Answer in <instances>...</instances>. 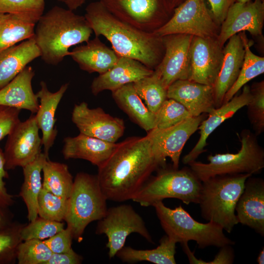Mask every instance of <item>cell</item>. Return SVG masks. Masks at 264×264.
<instances>
[{
    "mask_svg": "<svg viewBox=\"0 0 264 264\" xmlns=\"http://www.w3.org/2000/svg\"><path fill=\"white\" fill-rule=\"evenodd\" d=\"M20 110L0 105V141L7 136L21 121Z\"/></svg>",
    "mask_w": 264,
    "mask_h": 264,
    "instance_id": "obj_43",
    "label": "cell"
},
{
    "mask_svg": "<svg viewBox=\"0 0 264 264\" xmlns=\"http://www.w3.org/2000/svg\"><path fill=\"white\" fill-rule=\"evenodd\" d=\"M154 33L160 37L184 34L216 38L217 27L204 0H185L174 9L168 21Z\"/></svg>",
    "mask_w": 264,
    "mask_h": 264,
    "instance_id": "obj_11",
    "label": "cell"
},
{
    "mask_svg": "<svg viewBox=\"0 0 264 264\" xmlns=\"http://www.w3.org/2000/svg\"><path fill=\"white\" fill-rule=\"evenodd\" d=\"M192 37L184 34L161 37L164 53L154 72L166 88L177 80H190V49Z\"/></svg>",
    "mask_w": 264,
    "mask_h": 264,
    "instance_id": "obj_14",
    "label": "cell"
},
{
    "mask_svg": "<svg viewBox=\"0 0 264 264\" xmlns=\"http://www.w3.org/2000/svg\"><path fill=\"white\" fill-rule=\"evenodd\" d=\"M36 23L25 16L0 13V51L33 37Z\"/></svg>",
    "mask_w": 264,
    "mask_h": 264,
    "instance_id": "obj_30",
    "label": "cell"
},
{
    "mask_svg": "<svg viewBox=\"0 0 264 264\" xmlns=\"http://www.w3.org/2000/svg\"><path fill=\"white\" fill-rule=\"evenodd\" d=\"M241 147L235 154H218L208 156L209 163L196 160L188 164L201 181L216 176L260 173L264 168V151L249 130L241 132Z\"/></svg>",
    "mask_w": 264,
    "mask_h": 264,
    "instance_id": "obj_7",
    "label": "cell"
},
{
    "mask_svg": "<svg viewBox=\"0 0 264 264\" xmlns=\"http://www.w3.org/2000/svg\"><path fill=\"white\" fill-rule=\"evenodd\" d=\"M228 40L223 49L221 66L213 86L216 108L222 104L225 94L239 76L244 60L245 51L240 35L235 34Z\"/></svg>",
    "mask_w": 264,
    "mask_h": 264,
    "instance_id": "obj_23",
    "label": "cell"
},
{
    "mask_svg": "<svg viewBox=\"0 0 264 264\" xmlns=\"http://www.w3.org/2000/svg\"><path fill=\"white\" fill-rule=\"evenodd\" d=\"M235 0L236 1V2H239L241 3H245L251 0Z\"/></svg>",
    "mask_w": 264,
    "mask_h": 264,
    "instance_id": "obj_52",
    "label": "cell"
},
{
    "mask_svg": "<svg viewBox=\"0 0 264 264\" xmlns=\"http://www.w3.org/2000/svg\"><path fill=\"white\" fill-rule=\"evenodd\" d=\"M176 243L174 240L166 235L161 239L160 244L156 248L137 250L124 246L116 255L127 263L147 261L156 264H175Z\"/></svg>",
    "mask_w": 264,
    "mask_h": 264,
    "instance_id": "obj_31",
    "label": "cell"
},
{
    "mask_svg": "<svg viewBox=\"0 0 264 264\" xmlns=\"http://www.w3.org/2000/svg\"><path fill=\"white\" fill-rule=\"evenodd\" d=\"M264 19V3L262 0L245 3L234 2L229 7L217 40L223 46L231 36L242 31L253 36L262 34Z\"/></svg>",
    "mask_w": 264,
    "mask_h": 264,
    "instance_id": "obj_17",
    "label": "cell"
},
{
    "mask_svg": "<svg viewBox=\"0 0 264 264\" xmlns=\"http://www.w3.org/2000/svg\"><path fill=\"white\" fill-rule=\"evenodd\" d=\"M19 230L10 223L0 229V264L12 260L20 239Z\"/></svg>",
    "mask_w": 264,
    "mask_h": 264,
    "instance_id": "obj_41",
    "label": "cell"
},
{
    "mask_svg": "<svg viewBox=\"0 0 264 264\" xmlns=\"http://www.w3.org/2000/svg\"><path fill=\"white\" fill-rule=\"evenodd\" d=\"M48 159L44 153H41L33 162L22 167L24 181L20 196L26 206L29 222L34 220L38 216V198L43 188L41 172Z\"/></svg>",
    "mask_w": 264,
    "mask_h": 264,
    "instance_id": "obj_29",
    "label": "cell"
},
{
    "mask_svg": "<svg viewBox=\"0 0 264 264\" xmlns=\"http://www.w3.org/2000/svg\"><path fill=\"white\" fill-rule=\"evenodd\" d=\"M72 59L79 67L89 73L103 74L110 69L120 56L96 37L84 45L77 46L70 51Z\"/></svg>",
    "mask_w": 264,
    "mask_h": 264,
    "instance_id": "obj_26",
    "label": "cell"
},
{
    "mask_svg": "<svg viewBox=\"0 0 264 264\" xmlns=\"http://www.w3.org/2000/svg\"><path fill=\"white\" fill-rule=\"evenodd\" d=\"M152 206L167 236L176 243L194 241L200 248L211 246L221 248L235 244L225 235L220 225L211 221H197L181 205L171 209L159 201Z\"/></svg>",
    "mask_w": 264,
    "mask_h": 264,
    "instance_id": "obj_5",
    "label": "cell"
},
{
    "mask_svg": "<svg viewBox=\"0 0 264 264\" xmlns=\"http://www.w3.org/2000/svg\"><path fill=\"white\" fill-rule=\"evenodd\" d=\"M35 115L20 121L7 135L3 152L6 170L22 168L33 162L42 153V137Z\"/></svg>",
    "mask_w": 264,
    "mask_h": 264,
    "instance_id": "obj_13",
    "label": "cell"
},
{
    "mask_svg": "<svg viewBox=\"0 0 264 264\" xmlns=\"http://www.w3.org/2000/svg\"><path fill=\"white\" fill-rule=\"evenodd\" d=\"M117 145L80 133L64 138L62 153L66 159H84L99 167L110 157Z\"/></svg>",
    "mask_w": 264,
    "mask_h": 264,
    "instance_id": "obj_24",
    "label": "cell"
},
{
    "mask_svg": "<svg viewBox=\"0 0 264 264\" xmlns=\"http://www.w3.org/2000/svg\"><path fill=\"white\" fill-rule=\"evenodd\" d=\"M84 16L95 36H104L120 57L136 60L152 69L161 61L164 52L161 37L120 20L100 0L88 4Z\"/></svg>",
    "mask_w": 264,
    "mask_h": 264,
    "instance_id": "obj_2",
    "label": "cell"
},
{
    "mask_svg": "<svg viewBox=\"0 0 264 264\" xmlns=\"http://www.w3.org/2000/svg\"><path fill=\"white\" fill-rule=\"evenodd\" d=\"M158 167L147 135L132 137L118 143L96 176L107 200L122 202L132 199Z\"/></svg>",
    "mask_w": 264,
    "mask_h": 264,
    "instance_id": "obj_1",
    "label": "cell"
},
{
    "mask_svg": "<svg viewBox=\"0 0 264 264\" xmlns=\"http://www.w3.org/2000/svg\"><path fill=\"white\" fill-rule=\"evenodd\" d=\"M238 223L264 235V181L249 177L236 206Z\"/></svg>",
    "mask_w": 264,
    "mask_h": 264,
    "instance_id": "obj_20",
    "label": "cell"
},
{
    "mask_svg": "<svg viewBox=\"0 0 264 264\" xmlns=\"http://www.w3.org/2000/svg\"><path fill=\"white\" fill-rule=\"evenodd\" d=\"M112 96L119 108L147 132L155 127V114L149 110L137 93L133 83L114 90Z\"/></svg>",
    "mask_w": 264,
    "mask_h": 264,
    "instance_id": "obj_28",
    "label": "cell"
},
{
    "mask_svg": "<svg viewBox=\"0 0 264 264\" xmlns=\"http://www.w3.org/2000/svg\"><path fill=\"white\" fill-rule=\"evenodd\" d=\"M67 199L42 188L38 198V214L40 218L61 222L64 220Z\"/></svg>",
    "mask_w": 264,
    "mask_h": 264,
    "instance_id": "obj_35",
    "label": "cell"
},
{
    "mask_svg": "<svg viewBox=\"0 0 264 264\" xmlns=\"http://www.w3.org/2000/svg\"><path fill=\"white\" fill-rule=\"evenodd\" d=\"M65 3L68 9L72 11L81 7L87 0H58Z\"/></svg>",
    "mask_w": 264,
    "mask_h": 264,
    "instance_id": "obj_48",
    "label": "cell"
},
{
    "mask_svg": "<svg viewBox=\"0 0 264 264\" xmlns=\"http://www.w3.org/2000/svg\"><path fill=\"white\" fill-rule=\"evenodd\" d=\"M205 119L203 114L191 117L171 127L159 129L155 128L147 132L152 151L158 166L164 167L169 157L174 168L179 166L182 149L190 137L197 130Z\"/></svg>",
    "mask_w": 264,
    "mask_h": 264,
    "instance_id": "obj_12",
    "label": "cell"
},
{
    "mask_svg": "<svg viewBox=\"0 0 264 264\" xmlns=\"http://www.w3.org/2000/svg\"><path fill=\"white\" fill-rule=\"evenodd\" d=\"M190 80L213 86L220 71L223 49L217 38L193 36L190 49Z\"/></svg>",
    "mask_w": 264,
    "mask_h": 264,
    "instance_id": "obj_16",
    "label": "cell"
},
{
    "mask_svg": "<svg viewBox=\"0 0 264 264\" xmlns=\"http://www.w3.org/2000/svg\"><path fill=\"white\" fill-rule=\"evenodd\" d=\"M41 89L36 93L39 100V107L35 115L39 129L42 132V141L44 153L49 158V152L54 143L58 131L55 127V113L62 97L67 89L69 84L62 85L55 92L49 91L44 81L40 83Z\"/></svg>",
    "mask_w": 264,
    "mask_h": 264,
    "instance_id": "obj_22",
    "label": "cell"
},
{
    "mask_svg": "<svg viewBox=\"0 0 264 264\" xmlns=\"http://www.w3.org/2000/svg\"><path fill=\"white\" fill-rule=\"evenodd\" d=\"M71 120L80 133L112 143L123 135L125 129L122 119L106 113L101 108H90L85 102L75 105Z\"/></svg>",
    "mask_w": 264,
    "mask_h": 264,
    "instance_id": "obj_15",
    "label": "cell"
},
{
    "mask_svg": "<svg viewBox=\"0 0 264 264\" xmlns=\"http://www.w3.org/2000/svg\"><path fill=\"white\" fill-rule=\"evenodd\" d=\"M167 98L184 106L192 116L209 113L216 108L213 86L190 80H178L167 88Z\"/></svg>",
    "mask_w": 264,
    "mask_h": 264,
    "instance_id": "obj_19",
    "label": "cell"
},
{
    "mask_svg": "<svg viewBox=\"0 0 264 264\" xmlns=\"http://www.w3.org/2000/svg\"><path fill=\"white\" fill-rule=\"evenodd\" d=\"M36 25L34 37L40 57L51 65L69 56L70 47L89 41L93 32L84 16L58 6L43 14Z\"/></svg>",
    "mask_w": 264,
    "mask_h": 264,
    "instance_id": "obj_3",
    "label": "cell"
},
{
    "mask_svg": "<svg viewBox=\"0 0 264 264\" xmlns=\"http://www.w3.org/2000/svg\"><path fill=\"white\" fill-rule=\"evenodd\" d=\"M73 239L72 233L67 227L44 241L53 253H60L70 250Z\"/></svg>",
    "mask_w": 264,
    "mask_h": 264,
    "instance_id": "obj_42",
    "label": "cell"
},
{
    "mask_svg": "<svg viewBox=\"0 0 264 264\" xmlns=\"http://www.w3.org/2000/svg\"><path fill=\"white\" fill-rule=\"evenodd\" d=\"M63 222L37 218L28 225L19 230L20 239L26 241L31 239H47L64 229Z\"/></svg>",
    "mask_w": 264,
    "mask_h": 264,
    "instance_id": "obj_38",
    "label": "cell"
},
{
    "mask_svg": "<svg viewBox=\"0 0 264 264\" xmlns=\"http://www.w3.org/2000/svg\"><path fill=\"white\" fill-rule=\"evenodd\" d=\"M185 0H166L171 8L174 9Z\"/></svg>",
    "mask_w": 264,
    "mask_h": 264,
    "instance_id": "obj_50",
    "label": "cell"
},
{
    "mask_svg": "<svg viewBox=\"0 0 264 264\" xmlns=\"http://www.w3.org/2000/svg\"><path fill=\"white\" fill-rule=\"evenodd\" d=\"M7 209L0 206V229L10 223Z\"/></svg>",
    "mask_w": 264,
    "mask_h": 264,
    "instance_id": "obj_49",
    "label": "cell"
},
{
    "mask_svg": "<svg viewBox=\"0 0 264 264\" xmlns=\"http://www.w3.org/2000/svg\"><path fill=\"white\" fill-rule=\"evenodd\" d=\"M34 75L32 67L26 66L0 89V105L36 113L39 107V100L32 87Z\"/></svg>",
    "mask_w": 264,
    "mask_h": 264,
    "instance_id": "obj_25",
    "label": "cell"
},
{
    "mask_svg": "<svg viewBox=\"0 0 264 264\" xmlns=\"http://www.w3.org/2000/svg\"><path fill=\"white\" fill-rule=\"evenodd\" d=\"M155 114V128L159 129L171 127L193 117L181 104L169 98L163 102Z\"/></svg>",
    "mask_w": 264,
    "mask_h": 264,
    "instance_id": "obj_37",
    "label": "cell"
},
{
    "mask_svg": "<svg viewBox=\"0 0 264 264\" xmlns=\"http://www.w3.org/2000/svg\"><path fill=\"white\" fill-rule=\"evenodd\" d=\"M8 176L5 168L4 153L0 148V206L3 208H8L13 203V197L7 192L3 180Z\"/></svg>",
    "mask_w": 264,
    "mask_h": 264,
    "instance_id": "obj_44",
    "label": "cell"
},
{
    "mask_svg": "<svg viewBox=\"0 0 264 264\" xmlns=\"http://www.w3.org/2000/svg\"><path fill=\"white\" fill-rule=\"evenodd\" d=\"M251 98L247 104L248 115L257 134L264 130V81L254 85L251 89Z\"/></svg>",
    "mask_w": 264,
    "mask_h": 264,
    "instance_id": "obj_40",
    "label": "cell"
},
{
    "mask_svg": "<svg viewBox=\"0 0 264 264\" xmlns=\"http://www.w3.org/2000/svg\"><path fill=\"white\" fill-rule=\"evenodd\" d=\"M44 7V0H0V13L20 14L36 22Z\"/></svg>",
    "mask_w": 264,
    "mask_h": 264,
    "instance_id": "obj_39",
    "label": "cell"
},
{
    "mask_svg": "<svg viewBox=\"0 0 264 264\" xmlns=\"http://www.w3.org/2000/svg\"><path fill=\"white\" fill-rule=\"evenodd\" d=\"M239 35L245 51L244 60L239 76L234 84L225 94L223 103L229 101L247 82L264 72V58L256 55L251 51L244 32Z\"/></svg>",
    "mask_w": 264,
    "mask_h": 264,
    "instance_id": "obj_33",
    "label": "cell"
},
{
    "mask_svg": "<svg viewBox=\"0 0 264 264\" xmlns=\"http://www.w3.org/2000/svg\"><path fill=\"white\" fill-rule=\"evenodd\" d=\"M250 174L216 176L202 182L198 203L202 217L231 233L238 223L237 203Z\"/></svg>",
    "mask_w": 264,
    "mask_h": 264,
    "instance_id": "obj_4",
    "label": "cell"
},
{
    "mask_svg": "<svg viewBox=\"0 0 264 264\" xmlns=\"http://www.w3.org/2000/svg\"><path fill=\"white\" fill-rule=\"evenodd\" d=\"M43 188L53 194L67 199L73 179L68 166L62 163L47 159L43 167Z\"/></svg>",
    "mask_w": 264,
    "mask_h": 264,
    "instance_id": "obj_32",
    "label": "cell"
},
{
    "mask_svg": "<svg viewBox=\"0 0 264 264\" xmlns=\"http://www.w3.org/2000/svg\"><path fill=\"white\" fill-rule=\"evenodd\" d=\"M137 233L151 243L152 238L141 217L130 205L122 204L107 209L99 220L96 233L104 234L108 238L106 247L110 259L114 257L125 245L127 237Z\"/></svg>",
    "mask_w": 264,
    "mask_h": 264,
    "instance_id": "obj_10",
    "label": "cell"
},
{
    "mask_svg": "<svg viewBox=\"0 0 264 264\" xmlns=\"http://www.w3.org/2000/svg\"><path fill=\"white\" fill-rule=\"evenodd\" d=\"M257 261L259 264H264V248H263V249L261 250L260 251L257 259Z\"/></svg>",
    "mask_w": 264,
    "mask_h": 264,
    "instance_id": "obj_51",
    "label": "cell"
},
{
    "mask_svg": "<svg viewBox=\"0 0 264 264\" xmlns=\"http://www.w3.org/2000/svg\"><path fill=\"white\" fill-rule=\"evenodd\" d=\"M251 98L250 88L244 85L241 94L235 95L229 101L210 112L207 118L203 120L198 128L200 137L198 142L192 150L183 157L182 162L188 164L196 160L204 152L209 136L225 120L231 117L242 107L247 106Z\"/></svg>",
    "mask_w": 264,
    "mask_h": 264,
    "instance_id": "obj_18",
    "label": "cell"
},
{
    "mask_svg": "<svg viewBox=\"0 0 264 264\" xmlns=\"http://www.w3.org/2000/svg\"><path fill=\"white\" fill-rule=\"evenodd\" d=\"M115 17L144 32L154 33L173 12L166 0H100Z\"/></svg>",
    "mask_w": 264,
    "mask_h": 264,
    "instance_id": "obj_9",
    "label": "cell"
},
{
    "mask_svg": "<svg viewBox=\"0 0 264 264\" xmlns=\"http://www.w3.org/2000/svg\"><path fill=\"white\" fill-rule=\"evenodd\" d=\"M153 72V69L136 60L120 57L110 69L93 80L91 85V92L97 95L104 90L112 91L124 85L133 83L149 76Z\"/></svg>",
    "mask_w": 264,
    "mask_h": 264,
    "instance_id": "obj_21",
    "label": "cell"
},
{
    "mask_svg": "<svg viewBox=\"0 0 264 264\" xmlns=\"http://www.w3.org/2000/svg\"><path fill=\"white\" fill-rule=\"evenodd\" d=\"M234 260V251L231 245H228L221 247L220 251L213 261L206 262L198 259V264H230L233 263Z\"/></svg>",
    "mask_w": 264,
    "mask_h": 264,
    "instance_id": "obj_47",
    "label": "cell"
},
{
    "mask_svg": "<svg viewBox=\"0 0 264 264\" xmlns=\"http://www.w3.org/2000/svg\"><path fill=\"white\" fill-rule=\"evenodd\" d=\"M133 84L139 97L144 100L147 108L154 113L167 99V88L164 86L154 70L151 75Z\"/></svg>",
    "mask_w": 264,
    "mask_h": 264,
    "instance_id": "obj_34",
    "label": "cell"
},
{
    "mask_svg": "<svg viewBox=\"0 0 264 264\" xmlns=\"http://www.w3.org/2000/svg\"><path fill=\"white\" fill-rule=\"evenodd\" d=\"M107 200L96 176L83 172L76 175L67 199L64 219L73 239L81 241L87 225L105 216L108 209Z\"/></svg>",
    "mask_w": 264,
    "mask_h": 264,
    "instance_id": "obj_6",
    "label": "cell"
},
{
    "mask_svg": "<svg viewBox=\"0 0 264 264\" xmlns=\"http://www.w3.org/2000/svg\"><path fill=\"white\" fill-rule=\"evenodd\" d=\"M201 185L190 168H164L148 179L132 200L145 207L167 198L180 199L187 205L198 204Z\"/></svg>",
    "mask_w": 264,
    "mask_h": 264,
    "instance_id": "obj_8",
    "label": "cell"
},
{
    "mask_svg": "<svg viewBox=\"0 0 264 264\" xmlns=\"http://www.w3.org/2000/svg\"><path fill=\"white\" fill-rule=\"evenodd\" d=\"M82 259L71 248L66 252L52 253L45 264H79L82 263Z\"/></svg>",
    "mask_w": 264,
    "mask_h": 264,
    "instance_id": "obj_46",
    "label": "cell"
},
{
    "mask_svg": "<svg viewBox=\"0 0 264 264\" xmlns=\"http://www.w3.org/2000/svg\"><path fill=\"white\" fill-rule=\"evenodd\" d=\"M16 253L19 264H45L52 252L43 241L31 239L19 243Z\"/></svg>",
    "mask_w": 264,
    "mask_h": 264,
    "instance_id": "obj_36",
    "label": "cell"
},
{
    "mask_svg": "<svg viewBox=\"0 0 264 264\" xmlns=\"http://www.w3.org/2000/svg\"><path fill=\"white\" fill-rule=\"evenodd\" d=\"M210 6L209 10L215 21L222 23L227 11L235 0H206Z\"/></svg>",
    "mask_w": 264,
    "mask_h": 264,
    "instance_id": "obj_45",
    "label": "cell"
},
{
    "mask_svg": "<svg viewBox=\"0 0 264 264\" xmlns=\"http://www.w3.org/2000/svg\"><path fill=\"white\" fill-rule=\"evenodd\" d=\"M41 56L34 37L0 51V89Z\"/></svg>",
    "mask_w": 264,
    "mask_h": 264,
    "instance_id": "obj_27",
    "label": "cell"
}]
</instances>
